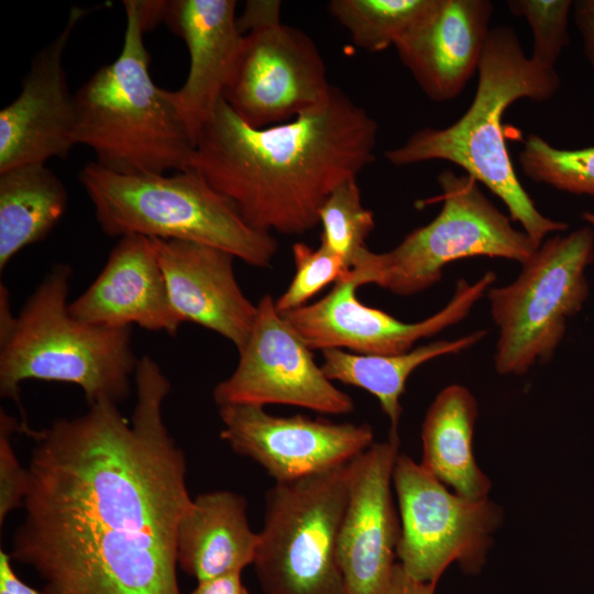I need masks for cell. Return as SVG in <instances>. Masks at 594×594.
Masks as SVG:
<instances>
[{
    "label": "cell",
    "instance_id": "cell-1",
    "mask_svg": "<svg viewBox=\"0 0 594 594\" xmlns=\"http://www.w3.org/2000/svg\"><path fill=\"white\" fill-rule=\"evenodd\" d=\"M133 381L130 420L101 399L25 432L34 447L10 557L38 574L43 594H180L177 527L191 498L163 418L170 383L148 355Z\"/></svg>",
    "mask_w": 594,
    "mask_h": 594
},
{
    "label": "cell",
    "instance_id": "cell-2",
    "mask_svg": "<svg viewBox=\"0 0 594 594\" xmlns=\"http://www.w3.org/2000/svg\"><path fill=\"white\" fill-rule=\"evenodd\" d=\"M378 125L338 87L290 121L252 128L221 99L202 127L195 168L252 228L286 235L319 224L340 184L374 161Z\"/></svg>",
    "mask_w": 594,
    "mask_h": 594
},
{
    "label": "cell",
    "instance_id": "cell-3",
    "mask_svg": "<svg viewBox=\"0 0 594 594\" xmlns=\"http://www.w3.org/2000/svg\"><path fill=\"white\" fill-rule=\"evenodd\" d=\"M477 75L474 98L459 120L446 128L416 131L402 145L386 151L385 157L394 166L435 160L458 165L502 199L510 220L541 243L548 234L565 231L568 224L542 215L526 193L512 164L502 120L505 110L521 98L551 99L560 77L556 69L527 57L514 29L505 25L491 29Z\"/></svg>",
    "mask_w": 594,
    "mask_h": 594
},
{
    "label": "cell",
    "instance_id": "cell-4",
    "mask_svg": "<svg viewBox=\"0 0 594 594\" xmlns=\"http://www.w3.org/2000/svg\"><path fill=\"white\" fill-rule=\"evenodd\" d=\"M72 268L56 264L13 316L0 287V394L19 402L26 380L77 385L88 406L123 402L132 391L140 358L132 328H107L74 318L68 309Z\"/></svg>",
    "mask_w": 594,
    "mask_h": 594
},
{
    "label": "cell",
    "instance_id": "cell-5",
    "mask_svg": "<svg viewBox=\"0 0 594 594\" xmlns=\"http://www.w3.org/2000/svg\"><path fill=\"white\" fill-rule=\"evenodd\" d=\"M127 25L117 58L75 94L76 142L96 163L119 174H166L195 168L196 144L169 90L155 85L134 0L123 1Z\"/></svg>",
    "mask_w": 594,
    "mask_h": 594
},
{
    "label": "cell",
    "instance_id": "cell-6",
    "mask_svg": "<svg viewBox=\"0 0 594 594\" xmlns=\"http://www.w3.org/2000/svg\"><path fill=\"white\" fill-rule=\"evenodd\" d=\"M79 182L109 237L201 243L261 268L268 267L277 252L275 238L250 227L196 168L172 175L119 174L89 162Z\"/></svg>",
    "mask_w": 594,
    "mask_h": 594
},
{
    "label": "cell",
    "instance_id": "cell-7",
    "mask_svg": "<svg viewBox=\"0 0 594 594\" xmlns=\"http://www.w3.org/2000/svg\"><path fill=\"white\" fill-rule=\"evenodd\" d=\"M443 201L427 224L409 232L394 249L360 250L342 277L358 287L375 284L398 296L433 286L446 265L472 256L524 263L541 243L517 230L468 175L443 170L438 176Z\"/></svg>",
    "mask_w": 594,
    "mask_h": 594
},
{
    "label": "cell",
    "instance_id": "cell-8",
    "mask_svg": "<svg viewBox=\"0 0 594 594\" xmlns=\"http://www.w3.org/2000/svg\"><path fill=\"white\" fill-rule=\"evenodd\" d=\"M594 260L590 226L541 242L521 263L512 283L487 293L498 329L494 365L502 375H522L537 362L552 359L569 319L588 297L586 268Z\"/></svg>",
    "mask_w": 594,
    "mask_h": 594
},
{
    "label": "cell",
    "instance_id": "cell-9",
    "mask_svg": "<svg viewBox=\"0 0 594 594\" xmlns=\"http://www.w3.org/2000/svg\"><path fill=\"white\" fill-rule=\"evenodd\" d=\"M346 464L266 492L253 561L265 594H344L337 542L348 502Z\"/></svg>",
    "mask_w": 594,
    "mask_h": 594
},
{
    "label": "cell",
    "instance_id": "cell-10",
    "mask_svg": "<svg viewBox=\"0 0 594 594\" xmlns=\"http://www.w3.org/2000/svg\"><path fill=\"white\" fill-rule=\"evenodd\" d=\"M400 520L398 562L418 580L438 583L446 569L459 563L479 573L502 521V509L488 497L471 499L448 490L407 454L397 455L393 471Z\"/></svg>",
    "mask_w": 594,
    "mask_h": 594
},
{
    "label": "cell",
    "instance_id": "cell-11",
    "mask_svg": "<svg viewBox=\"0 0 594 594\" xmlns=\"http://www.w3.org/2000/svg\"><path fill=\"white\" fill-rule=\"evenodd\" d=\"M332 87L312 38L277 21L242 34L222 99L248 125L266 128L322 103Z\"/></svg>",
    "mask_w": 594,
    "mask_h": 594
},
{
    "label": "cell",
    "instance_id": "cell-12",
    "mask_svg": "<svg viewBox=\"0 0 594 594\" xmlns=\"http://www.w3.org/2000/svg\"><path fill=\"white\" fill-rule=\"evenodd\" d=\"M257 315L233 373L212 392L224 405H289L321 414L346 415L353 399L332 384L296 331L277 311L271 295L257 302Z\"/></svg>",
    "mask_w": 594,
    "mask_h": 594
},
{
    "label": "cell",
    "instance_id": "cell-13",
    "mask_svg": "<svg viewBox=\"0 0 594 594\" xmlns=\"http://www.w3.org/2000/svg\"><path fill=\"white\" fill-rule=\"evenodd\" d=\"M496 280L488 271L475 283L458 280L450 301L417 322H404L362 304L354 283L341 278L321 299L280 314L310 350L341 349L356 354L396 355L410 351L424 338L433 337L462 321Z\"/></svg>",
    "mask_w": 594,
    "mask_h": 594
},
{
    "label": "cell",
    "instance_id": "cell-14",
    "mask_svg": "<svg viewBox=\"0 0 594 594\" xmlns=\"http://www.w3.org/2000/svg\"><path fill=\"white\" fill-rule=\"evenodd\" d=\"M219 415L220 438L235 453L260 464L275 483L345 465L374 443L366 424L279 417L252 405H224Z\"/></svg>",
    "mask_w": 594,
    "mask_h": 594
},
{
    "label": "cell",
    "instance_id": "cell-15",
    "mask_svg": "<svg viewBox=\"0 0 594 594\" xmlns=\"http://www.w3.org/2000/svg\"><path fill=\"white\" fill-rule=\"evenodd\" d=\"M398 447V436L389 435L346 464L348 502L337 542L344 594H383L396 564L400 520L392 488Z\"/></svg>",
    "mask_w": 594,
    "mask_h": 594
},
{
    "label": "cell",
    "instance_id": "cell-16",
    "mask_svg": "<svg viewBox=\"0 0 594 594\" xmlns=\"http://www.w3.org/2000/svg\"><path fill=\"white\" fill-rule=\"evenodd\" d=\"M91 9L73 7L59 34L31 63L18 97L0 111V172L64 157L76 142V99L63 55L78 23Z\"/></svg>",
    "mask_w": 594,
    "mask_h": 594
},
{
    "label": "cell",
    "instance_id": "cell-17",
    "mask_svg": "<svg viewBox=\"0 0 594 594\" xmlns=\"http://www.w3.org/2000/svg\"><path fill=\"white\" fill-rule=\"evenodd\" d=\"M170 304L183 320L219 333L240 352L246 344L257 306L242 292L232 254L210 245L150 239Z\"/></svg>",
    "mask_w": 594,
    "mask_h": 594
},
{
    "label": "cell",
    "instance_id": "cell-18",
    "mask_svg": "<svg viewBox=\"0 0 594 594\" xmlns=\"http://www.w3.org/2000/svg\"><path fill=\"white\" fill-rule=\"evenodd\" d=\"M492 14L488 0H435L396 43L400 62L429 99H454L477 73Z\"/></svg>",
    "mask_w": 594,
    "mask_h": 594
},
{
    "label": "cell",
    "instance_id": "cell-19",
    "mask_svg": "<svg viewBox=\"0 0 594 594\" xmlns=\"http://www.w3.org/2000/svg\"><path fill=\"white\" fill-rule=\"evenodd\" d=\"M79 321L107 328L139 326L175 336L184 323L174 310L148 238H119L95 280L68 306Z\"/></svg>",
    "mask_w": 594,
    "mask_h": 594
},
{
    "label": "cell",
    "instance_id": "cell-20",
    "mask_svg": "<svg viewBox=\"0 0 594 594\" xmlns=\"http://www.w3.org/2000/svg\"><path fill=\"white\" fill-rule=\"evenodd\" d=\"M234 0L167 1L164 22L180 36L189 53L184 85L169 91L195 144L222 99L242 34Z\"/></svg>",
    "mask_w": 594,
    "mask_h": 594
},
{
    "label": "cell",
    "instance_id": "cell-21",
    "mask_svg": "<svg viewBox=\"0 0 594 594\" xmlns=\"http://www.w3.org/2000/svg\"><path fill=\"white\" fill-rule=\"evenodd\" d=\"M258 542L245 498L230 491L198 495L177 527V564L198 582L253 564Z\"/></svg>",
    "mask_w": 594,
    "mask_h": 594
},
{
    "label": "cell",
    "instance_id": "cell-22",
    "mask_svg": "<svg viewBox=\"0 0 594 594\" xmlns=\"http://www.w3.org/2000/svg\"><path fill=\"white\" fill-rule=\"evenodd\" d=\"M476 417L473 394L452 384L436 396L421 427V465L454 493L471 499L488 497L492 487L473 451Z\"/></svg>",
    "mask_w": 594,
    "mask_h": 594
},
{
    "label": "cell",
    "instance_id": "cell-23",
    "mask_svg": "<svg viewBox=\"0 0 594 594\" xmlns=\"http://www.w3.org/2000/svg\"><path fill=\"white\" fill-rule=\"evenodd\" d=\"M68 194L45 163L0 172V271L21 250L43 240L66 211Z\"/></svg>",
    "mask_w": 594,
    "mask_h": 594
},
{
    "label": "cell",
    "instance_id": "cell-24",
    "mask_svg": "<svg viewBox=\"0 0 594 594\" xmlns=\"http://www.w3.org/2000/svg\"><path fill=\"white\" fill-rule=\"evenodd\" d=\"M486 330L453 340H439L396 355L356 354L341 349L322 350L321 369L330 381L362 388L375 396L391 422L392 436L403 413L400 397L410 374L424 363L447 354L460 353L479 343Z\"/></svg>",
    "mask_w": 594,
    "mask_h": 594
},
{
    "label": "cell",
    "instance_id": "cell-25",
    "mask_svg": "<svg viewBox=\"0 0 594 594\" xmlns=\"http://www.w3.org/2000/svg\"><path fill=\"white\" fill-rule=\"evenodd\" d=\"M435 0H332L330 14L366 52H381L396 43L429 11Z\"/></svg>",
    "mask_w": 594,
    "mask_h": 594
},
{
    "label": "cell",
    "instance_id": "cell-26",
    "mask_svg": "<svg viewBox=\"0 0 594 594\" xmlns=\"http://www.w3.org/2000/svg\"><path fill=\"white\" fill-rule=\"evenodd\" d=\"M525 176L558 190L594 196V146L558 148L538 134L527 136L519 152Z\"/></svg>",
    "mask_w": 594,
    "mask_h": 594
},
{
    "label": "cell",
    "instance_id": "cell-27",
    "mask_svg": "<svg viewBox=\"0 0 594 594\" xmlns=\"http://www.w3.org/2000/svg\"><path fill=\"white\" fill-rule=\"evenodd\" d=\"M319 223L321 243L340 255L350 270L375 228L372 211L362 205L358 178L348 179L332 190L319 209Z\"/></svg>",
    "mask_w": 594,
    "mask_h": 594
},
{
    "label": "cell",
    "instance_id": "cell-28",
    "mask_svg": "<svg viewBox=\"0 0 594 594\" xmlns=\"http://www.w3.org/2000/svg\"><path fill=\"white\" fill-rule=\"evenodd\" d=\"M571 0H509L512 14L526 19L532 33L530 58L539 66L556 69L569 44L568 24L573 9Z\"/></svg>",
    "mask_w": 594,
    "mask_h": 594
},
{
    "label": "cell",
    "instance_id": "cell-29",
    "mask_svg": "<svg viewBox=\"0 0 594 594\" xmlns=\"http://www.w3.org/2000/svg\"><path fill=\"white\" fill-rule=\"evenodd\" d=\"M295 275L286 290L275 301L279 314L304 307L319 292L337 283L349 271L344 260L320 243L312 249L304 242L292 248Z\"/></svg>",
    "mask_w": 594,
    "mask_h": 594
},
{
    "label": "cell",
    "instance_id": "cell-30",
    "mask_svg": "<svg viewBox=\"0 0 594 594\" xmlns=\"http://www.w3.org/2000/svg\"><path fill=\"white\" fill-rule=\"evenodd\" d=\"M21 425L6 411L0 413V525L8 514L22 506L29 486L28 469L21 466L11 444V435Z\"/></svg>",
    "mask_w": 594,
    "mask_h": 594
},
{
    "label": "cell",
    "instance_id": "cell-31",
    "mask_svg": "<svg viewBox=\"0 0 594 594\" xmlns=\"http://www.w3.org/2000/svg\"><path fill=\"white\" fill-rule=\"evenodd\" d=\"M282 2L277 0H249L244 4V10L238 16L237 23L241 34L250 30L282 21Z\"/></svg>",
    "mask_w": 594,
    "mask_h": 594
},
{
    "label": "cell",
    "instance_id": "cell-32",
    "mask_svg": "<svg viewBox=\"0 0 594 594\" xmlns=\"http://www.w3.org/2000/svg\"><path fill=\"white\" fill-rule=\"evenodd\" d=\"M573 16L583 41L584 54L594 69V0L574 1Z\"/></svg>",
    "mask_w": 594,
    "mask_h": 594
},
{
    "label": "cell",
    "instance_id": "cell-33",
    "mask_svg": "<svg viewBox=\"0 0 594 594\" xmlns=\"http://www.w3.org/2000/svg\"><path fill=\"white\" fill-rule=\"evenodd\" d=\"M436 584L416 579L396 562L383 594H435Z\"/></svg>",
    "mask_w": 594,
    "mask_h": 594
},
{
    "label": "cell",
    "instance_id": "cell-34",
    "mask_svg": "<svg viewBox=\"0 0 594 594\" xmlns=\"http://www.w3.org/2000/svg\"><path fill=\"white\" fill-rule=\"evenodd\" d=\"M189 594H249V592L242 582L241 572H231L198 582Z\"/></svg>",
    "mask_w": 594,
    "mask_h": 594
},
{
    "label": "cell",
    "instance_id": "cell-35",
    "mask_svg": "<svg viewBox=\"0 0 594 594\" xmlns=\"http://www.w3.org/2000/svg\"><path fill=\"white\" fill-rule=\"evenodd\" d=\"M0 594H41L18 578L10 554L3 550H0Z\"/></svg>",
    "mask_w": 594,
    "mask_h": 594
},
{
    "label": "cell",
    "instance_id": "cell-36",
    "mask_svg": "<svg viewBox=\"0 0 594 594\" xmlns=\"http://www.w3.org/2000/svg\"><path fill=\"white\" fill-rule=\"evenodd\" d=\"M134 4L144 32L151 31L158 23L164 22L167 1L134 0Z\"/></svg>",
    "mask_w": 594,
    "mask_h": 594
},
{
    "label": "cell",
    "instance_id": "cell-37",
    "mask_svg": "<svg viewBox=\"0 0 594 594\" xmlns=\"http://www.w3.org/2000/svg\"><path fill=\"white\" fill-rule=\"evenodd\" d=\"M582 218L594 230V212H584Z\"/></svg>",
    "mask_w": 594,
    "mask_h": 594
}]
</instances>
